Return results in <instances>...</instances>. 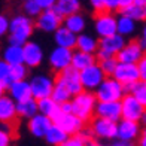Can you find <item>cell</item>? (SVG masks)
<instances>
[{"mask_svg":"<svg viewBox=\"0 0 146 146\" xmlns=\"http://www.w3.org/2000/svg\"><path fill=\"white\" fill-rule=\"evenodd\" d=\"M142 124L128 119H121L118 122V139L124 142H134L139 140L142 136Z\"/></svg>","mask_w":146,"mask_h":146,"instance_id":"7c38bea8","label":"cell"},{"mask_svg":"<svg viewBox=\"0 0 146 146\" xmlns=\"http://www.w3.org/2000/svg\"><path fill=\"white\" fill-rule=\"evenodd\" d=\"M3 61L8 63L9 66H18L24 64V46H15V45H8L3 49Z\"/></svg>","mask_w":146,"mask_h":146,"instance_id":"484cf974","label":"cell"},{"mask_svg":"<svg viewBox=\"0 0 146 146\" xmlns=\"http://www.w3.org/2000/svg\"><path fill=\"white\" fill-rule=\"evenodd\" d=\"M12 73H14V79L17 81H25L29 75V67L25 64H18V66H12Z\"/></svg>","mask_w":146,"mask_h":146,"instance_id":"74e56055","label":"cell"},{"mask_svg":"<svg viewBox=\"0 0 146 146\" xmlns=\"http://www.w3.org/2000/svg\"><path fill=\"white\" fill-rule=\"evenodd\" d=\"M72 60H73V51L72 49L55 46V48L51 49L49 55H48V64L54 72L60 73V72L72 67Z\"/></svg>","mask_w":146,"mask_h":146,"instance_id":"9c48e42d","label":"cell"},{"mask_svg":"<svg viewBox=\"0 0 146 146\" xmlns=\"http://www.w3.org/2000/svg\"><path fill=\"white\" fill-rule=\"evenodd\" d=\"M8 96L11 98H14L17 103H21V102H25L29 98L33 97L31 94V85H30V81H17L11 85V88L8 90Z\"/></svg>","mask_w":146,"mask_h":146,"instance_id":"ffe728a7","label":"cell"},{"mask_svg":"<svg viewBox=\"0 0 146 146\" xmlns=\"http://www.w3.org/2000/svg\"><path fill=\"white\" fill-rule=\"evenodd\" d=\"M113 78L119 84H122L124 87L128 84H136L140 82V72H139L137 64H125V63H119Z\"/></svg>","mask_w":146,"mask_h":146,"instance_id":"e0dca14e","label":"cell"},{"mask_svg":"<svg viewBox=\"0 0 146 146\" xmlns=\"http://www.w3.org/2000/svg\"><path fill=\"white\" fill-rule=\"evenodd\" d=\"M145 54L146 52L142 49L139 40H128L125 48L116 55V60L119 63H125V64H137Z\"/></svg>","mask_w":146,"mask_h":146,"instance_id":"5bb4252c","label":"cell"},{"mask_svg":"<svg viewBox=\"0 0 146 146\" xmlns=\"http://www.w3.org/2000/svg\"><path fill=\"white\" fill-rule=\"evenodd\" d=\"M30 85H31L33 98H36L39 102L52 96V91L55 88V79H52L45 73H39V75H35L30 79Z\"/></svg>","mask_w":146,"mask_h":146,"instance_id":"5b68a950","label":"cell"},{"mask_svg":"<svg viewBox=\"0 0 146 146\" xmlns=\"http://www.w3.org/2000/svg\"><path fill=\"white\" fill-rule=\"evenodd\" d=\"M23 11H24V15H27L29 18H37L43 12L36 0H25V2H23Z\"/></svg>","mask_w":146,"mask_h":146,"instance_id":"e575fe53","label":"cell"},{"mask_svg":"<svg viewBox=\"0 0 146 146\" xmlns=\"http://www.w3.org/2000/svg\"><path fill=\"white\" fill-rule=\"evenodd\" d=\"M23 2H25V0H23Z\"/></svg>","mask_w":146,"mask_h":146,"instance_id":"6f0895ef","label":"cell"},{"mask_svg":"<svg viewBox=\"0 0 146 146\" xmlns=\"http://www.w3.org/2000/svg\"><path fill=\"white\" fill-rule=\"evenodd\" d=\"M137 67H139V72H140V81L142 82H146V54L143 55V58L137 63Z\"/></svg>","mask_w":146,"mask_h":146,"instance_id":"f6af8a7d","label":"cell"},{"mask_svg":"<svg viewBox=\"0 0 146 146\" xmlns=\"http://www.w3.org/2000/svg\"><path fill=\"white\" fill-rule=\"evenodd\" d=\"M60 110H61V113H73V106H72V102H67V103L60 104Z\"/></svg>","mask_w":146,"mask_h":146,"instance_id":"c3c4849f","label":"cell"},{"mask_svg":"<svg viewBox=\"0 0 146 146\" xmlns=\"http://www.w3.org/2000/svg\"><path fill=\"white\" fill-rule=\"evenodd\" d=\"M36 2L42 8V11H49V9L55 8V5H57L58 0H36Z\"/></svg>","mask_w":146,"mask_h":146,"instance_id":"ee69618b","label":"cell"},{"mask_svg":"<svg viewBox=\"0 0 146 146\" xmlns=\"http://www.w3.org/2000/svg\"><path fill=\"white\" fill-rule=\"evenodd\" d=\"M96 57H97V63H102V61H104V60H109V58H112L113 55L112 54H109L108 51H104V49H98L97 52H96Z\"/></svg>","mask_w":146,"mask_h":146,"instance_id":"7dc6e473","label":"cell"},{"mask_svg":"<svg viewBox=\"0 0 146 146\" xmlns=\"http://www.w3.org/2000/svg\"><path fill=\"white\" fill-rule=\"evenodd\" d=\"M36 24L31 21V18L27 15H15L11 19V29L8 35V45L15 46H24L30 42V37L33 35Z\"/></svg>","mask_w":146,"mask_h":146,"instance_id":"6da1fadb","label":"cell"},{"mask_svg":"<svg viewBox=\"0 0 146 146\" xmlns=\"http://www.w3.org/2000/svg\"><path fill=\"white\" fill-rule=\"evenodd\" d=\"M0 146H12V136H11V133L0 130Z\"/></svg>","mask_w":146,"mask_h":146,"instance_id":"7bdbcfd3","label":"cell"},{"mask_svg":"<svg viewBox=\"0 0 146 146\" xmlns=\"http://www.w3.org/2000/svg\"><path fill=\"white\" fill-rule=\"evenodd\" d=\"M121 106H122V119H128V121L140 122L146 112L142 103L133 94H125L121 100Z\"/></svg>","mask_w":146,"mask_h":146,"instance_id":"30bf717a","label":"cell"},{"mask_svg":"<svg viewBox=\"0 0 146 146\" xmlns=\"http://www.w3.org/2000/svg\"><path fill=\"white\" fill-rule=\"evenodd\" d=\"M119 3H121V9H124V8H127V6L133 5V3H136V0H119Z\"/></svg>","mask_w":146,"mask_h":146,"instance_id":"816d5d0a","label":"cell"},{"mask_svg":"<svg viewBox=\"0 0 146 146\" xmlns=\"http://www.w3.org/2000/svg\"><path fill=\"white\" fill-rule=\"evenodd\" d=\"M136 3H140V5H145L146 6V0H136Z\"/></svg>","mask_w":146,"mask_h":146,"instance_id":"9f6ffc18","label":"cell"},{"mask_svg":"<svg viewBox=\"0 0 146 146\" xmlns=\"http://www.w3.org/2000/svg\"><path fill=\"white\" fill-rule=\"evenodd\" d=\"M128 43L127 37H124L121 35H113V36H109V37H104V39H100V48L108 51L109 54H112L113 57H116L119 52H121L125 45Z\"/></svg>","mask_w":146,"mask_h":146,"instance_id":"44dd1931","label":"cell"},{"mask_svg":"<svg viewBox=\"0 0 146 146\" xmlns=\"http://www.w3.org/2000/svg\"><path fill=\"white\" fill-rule=\"evenodd\" d=\"M137 146H146V128L142 130V136L137 140Z\"/></svg>","mask_w":146,"mask_h":146,"instance_id":"f907efd6","label":"cell"},{"mask_svg":"<svg viewBox=\"0 0 146 146\" xmlns=\"http://www.w3.org/2000/svg\"><path fill=\"white\" fill-rule=\"evenodd\" d=\"M52 100H54L57 104H63V103H67V102H72L73 100V96L69 92V90L63 87L61 84L55 82V88L52 91Z\"/></svg>","mask_w":146,"mask_h":146,"instance_id":"836d02e7","label":"cell"},{"mask_svg":"<svg viewBox=\"0 0 146 146\" xmlns=\"http://www.w3.org/2000/svg\"><path fill=\"white\" fill-rule=\"evenodd\" d=\"M54 42H55V46L75 51L76 45H78V35L72 33L69 29H66L64 25H61V27L54 33Z\"/></svg>","mask_w":146,"mask_h":146,"instance_id":"d6986e66","label":"cell"},{"mask_svg":"<svg viewBox=\"0 0 146 146\" xmlns=\"http://www.w3.org/2000/svg\"><path fill=\"white\" fill-rule=\"evenodd\" d=\"M108 78L104 75V72L102 70L100 64L96 63L90 66L88 69H85L81 72V81H82V87L84 91H90V92H96V90L103 84V81Z\"/></svg>","mask_w":146,"mask_h":146,"instance_id":"ba28073f","label":"cell"},{"mask_svg":"<svg viewBox=\"0 0 146 146\" xmlns=\"http://www.w3.org/2000/svg\"><path fill=\"white\" fill-rule=\"evenodd\" d=\"M136 21L131 19L125 15H119L118 17V35H121L124 37H130L136 33Z\"/></svg>","mask_w":146,"mask_h":146,"instance_id":"d6a6232c","label":"cell"},{"mask_svg":"<svg viewBox=\"0 0 146 146\" xmlns=\"http://www.w3.org/2000/svg\"><path fill=\"white\" fill-rule=\"evenodd\" d=\"M97 97L94 92L82 91L81 94L73 97V115H76L84 122H91L96 118V108H97Z\"/></svg>","mask_w":146,"mask_h":146,"instance_id":"7a4b0ae2","label":"cell"},{"mask_svg":"<svg viewBox=\"0 0 146 146\" xmlns=\"http://www.w3.org/2000/svg\"><path fill=\"white\" fill-rule=\"evenodd\" d=\"M14 82L15 79H14V73H12V66H9L2 60L0 61V91L2 92L8 91Z\"/></svg>","mask_w":146,"mask_h":146,"instance_id":"1f68e13d","label":"cell"},{"mask_svg":"<svg viewBox=\"0 0 146 146\" xmlns=\"http://www.w3.org/2000/svg\"><path fill=\"white\" fill-rule=\"evenodd\" d=\"M97 63L96 54H88V52H82L75 49L73 51V60H72V67H75L76 70L82 72L85 69H88L90 66Z\"/></svg>","mask_w":146,"mask_h":146,"instance_id":"d4e9b609","label":"cell"},{"mask_svg":"<svg viewBox=\"0 0 146 146\" xmlns=\"http://www.w3.org/2000/svg\"><path fill=\"white\" fill-rule=\"evenodd\" d=\"M18 116L17 112V102L9 96H2L0 97V121L11 124L14 119Z\"/></svg>","mask_w":146,"mask_h":146,"instance_id":"7402d4cb","label":"cell"},{"mask_svg":"<svg viewBox=\"0 0 146 146\" xmlns=\"http://www.w3.org/2000/svg\"><path fill=\"white\" fill-rule=\"evenodd\" d=\"M94 94L98 102H121L125 96V90L115 78H106Z\"/></svg>","mask_w":146,"mask_h":146,"instance_id":"3957f363","label":"cell"},{"mask_svg":"<svg viewBox=\"0 0 146 146\" xmlns=\"http://www.w3.org/2000/svg\"><path fill=\"white\" fill-rule=\"evenodd\" d=\"M37 104H39V113L51 118L52 121H54V118H57L60 113H61V110H60V104H57L54 100H52V97L39 100Z\"/></svg>","mask_w":146,"mask_h":146,"instance_id":"f546056e","label":"cell"},{"mask_svg":"<svg viewBox=\"0 0 146 146\" xmlns=\"http://www.w3.org/2000/svg\"><path fill=\"white\" fill-rule=\"evenodd\" d=\"M63 25L66 29H69L72 33L75 35H82L85 27H87V19L82 14H75V15H70L67 18L63 19Z\"/></svg>","mask_w":146,"mask_h":146,"instance_id":"4316f807","label":"cell"},{"mask_svg":"<svg viewBox=\"0 0 146 146\" xmlns=\"http://www.w3.org/2000/svg\"><path fill=\"white\" fill-rule=\"evenodd\" d=\"M88 3H90V8L96 12V15L106 12V9H104V0H88Z\"/></svg>","mask_w":146,"mask_h":146,"instance_id":"f35d334b","label":"cell"},{"mask_svg":"<svg viewBox=\"0 0 146 146\" xmlns=\"http://www.w3.org/2000/svg\"><path fill=\"white\" fill-rule=\"evenodd\" d=\"M94 31L100 39L116 35L118 33V17L113 15L112 12H103V14L96 15Z\"/></svg>","mask_w":146,"mask_h":146,"instance_id":"8992f818","label":"cell"},{"mask_svg":"<svg viewBox=\"0 0 146 146\" xmlns=\"http://www.w3.org/2000/svg\"><path fill=\"white\" fill-rule=\"evenodd\" d=\"M109 146H137L134 142H124V140H119V139H116V140L110 142Z\"/></svg>","mask_w":146,"mask_h":146,"instance_id":"681fc988","label":"cell"},{"mask_svg":"<svg viewBox=\"0 0 146 146\" xmlns=\"http://www.w3.org/2000/svg\"><path fill=\"white\" fill-rule=\"evenodd\" d=\"M98 64H100V67H102V70L104 72V75H106V76H108V78H113V75H115V72H116V67H118L119 61L116 60V57H112V58L104 60V61L98 63Z\"/></svg>","mask_w":146,"mask_h":146,"instance_id":"d590c367","label":"cell"},{"mask_svg":"<svg viewBox=\"0 0 146 146\" xmlns=\"http://www.w3.org/2000/svg\"><path fill=\"white\" fill-rule=\"evenodd\" d=\"M142 39L146 40V24L143 25V29H142Z\"/></svg>","mask_w":146,"mask_h":146,"instance_id":"11a10c76","label":"cell"},{"mask_svg":"<svg viewBox=\"0 0 146 146\" xmlns=\"http://www.w3.org/2000/svg\"><path fill=\"white\" fill-rule=\"evenodd\" d=\"M70 136L66 133L63 128H60L58 125H52L51 130L48 131V134L45 136V142L46 145H49V146H60V145H63L66 140H67Z\"/></svg>","mask_w":146,"mask_h":146,"instance_id":"f1b7e54d","label":"cell"},{"mask_svg":"<svg viewBox=\"0 0 146 146\" xmlns=\"http://www.w3.org/2000/svg\"><path fill=\"white\" fill-rule=\"evenodd\" d=\"M85 146H102V145L98 143V142H96V140H91V142H88Z\"/></svg>","mask_w":146,"mask_h":146,"instance_id":"f5cc1de1","label":"cell"},{"mask_svg":"<svg viewBox=\"0 0 146 146\" xmlns=\"http://www.w3.org/2000/svg\"><path fill=\"white\" fill-rule=\"evenodd\" d=\"M36 29H39L43 33H54L63 25V19L60 18L54 9L49 11H43L40 15L36 18Z\"/></svg>","mask_w":146,"mask_h":146,"instance_id":"4fadbf2b","label":"cell"},{"mask_svg":"<svg viewBox=\"0 0 146 146\" xmlns=\"http://www.w3.org/2000/svg\"><path fill=\"white\" fill-rule=\"evenodd\" d=\"M17 112L18 116H21L24 119H31L33 116H36L39 113V104L36 98H29L25 102L17 103Z\"/></svg>","mask_w":146,"mask_h":146,"instance_id":"83f0119b","label":"cell"},{"mask_svg":"<svg viewBox=\"0 0 146 146\" xmlns=\"http://www.w3.org/2000/svg\"><path fill=\"white\" fill-rule=\"evenodd\" d=\"M140 124H142V127H143V128H146V112H145V115H143V118H142Z\"/></svg>","mask_w":146,"mask_h":146,"instance_id":"db71d44e","label":"cell"},{"mask_svg":"<svg viewBox=\"0 0 146 146\" xmlns=\"http://www.w3.org/2000/svg\"><path fill=\"white\" fill-rule=\"evenodd\" d=\"M52 125H54V121H52L51 118L45 116L42 113H37L36 116H33L31 119H29L27 128H29V133L33 137L45 139V136L48 134V131L51 130Z\"/></svg>","mask_w":146,"mask_h":146,"instance_id":"9a60e30c","label":"cell"},{"mask_svg":"<svg viewBox=\"0 0 146 146\" xmlns=\"http://www.w3.org/2000/svg\"><path fill=\"white\" fill-rule=\"evenodd\" d=\"M54 11L61 19L75 14H81V0H58Z\"/></svg>","mask_w":146,"mask_h":146,"instance_id":"603a6c76","label":"cell"},{"mask_svg":"<svg viewBox=\"0 0 146 146\" xmlns=\"http://www.w3.org/2000/svg\"><path fill=\"white\" fill-rule=\"evenodd\" d=\"M90 128L92 131V134H94V137L98 139V140L113 142L118 139V122L110 121V119L96 116L90 122Z\"/></svg>","mask_w":146,"mask_h":146,"instance_id":"277c9868","label":"cell"},{"mask_svg":"<svg viewBox=\"0 0 146 146\" xmlns=\"http://www.w3.org/2000/svg\"><path fill=\"white\" fill-rule=\"evenodd\" d=\"M76 49L82 52H88V54H96L100 49V39L94 37L90 33H82V35L78 36Z\"/></svg>","mask_w":146,"mask_h":146,"instance_id":"cb8c5ba5","label":"cell"},{"mask_svg":"<svg viewBox=\"0 0 146 146\" xmlns=\"http://www.w3.org/2000/svg\"><path fill=\"white\" fill-rule=\"evenodd\" d=\"M43 48L37 42H27L24 45V64L27 67H39L43 63Z\"/></svg>","mask_w":146,"mask_h":146,"instance_id":"ac0fdd59","label":"cell"},{"mask_svg":"<svg viewBox=\"0 0 146 146\" xmlns=\"http://www.w3.org/2000/svg\"><path fill=\"white\" fill-rule=\"evenodd\" d=\"M133 96H134L139 102L142 103V106L146 109V82H137L136 88L133 91Z\"/></svg>","mask_w":146,"mask_h":146,"instance_id":"8d00e7d4","label":"cell"},{"mask_svg":"<svg viewBox=\"0 0 146 146\" xmlns=\"http://www.w3.org/2000/svg\"><path fill=\"white\" fill-rule=\"evenodd\" d=\"M54 124L63 128L69 136H78L85 128V122L73 113H60L57 118H54Z\"/></svg>","mask_w":146,"mask_h":146,"instance_id":"8fae6325","label":"cell"},{"mask_svg":"<svg viewBox=\"0 0 146 146\" xmlns=\"http://www.w3.org/2000/svg\"><path fill=\"white\" fill-rule=\"evenodd\" d=\"M121 15H125L131 19H134L136 23L139 21H146V6L145 5H140V3H133L127 8H124L119 11Z\"/></svg>","mask_w":146,"mask_h":146,"instance_id":"4dcf8cb0","label":"cell"},{"mask_svg":"<svg viewBox=\"0 0 146 146\" xmlns=\"http://www.w3.org/2000/svg\"><path fill=\"white\" fill-rule=\"evenodd\" d=\"M85 145L87 143H85L79 136H70L67 140H66L63 145H60V146H85Z\"/></svg>","mask_w":146,"mask_h":146,"instance_id":"b9f144b4","label":"cell"},{"mask_svg":"<svg viewBox=\"0 0 146 146\" xmlns=\"http://www.w3.org/2000/svg\"><path fill=\"white\" fill-rule=\"evenodd\" d=\"M78 136L81 137L85 143H88V142H91V140H94V139H92V137H94V134H92L91 128H84V130H82L81 133H79Z\"/></svg>","mask_w":146,"mask_h":146,"instance_id":"bcb514c9","label":"cell"},{"mask_svg":"<svg viewBox=\"0 0 146 146\" xmlns=\"http://www.w3.org/2000/svg\"><path fill=\"white\" fill-rule=\"evenodd\" d=\"M96 116L119 122L122 119L121 102H98L96 108Z\"/></svg>","mask_w":146,"mask_h":146,"instance_id":"2e32d148","label":"cell"},{"mask_svg":"<svg viewBox=\"0 0 146 146\" xmlns=\"http://www.w3.org/2000/svg\"><path fill=\"white\" fill-rule=\"evenodd\" d=\"M104 9L106 12H116V11H121V3L119 0H104Z\"/></svg>","mask_w":146,"mask_h":146,"instance_id":"60d3db41","label":"cell"},{"mask_svg":"<svg viewBox=\"0 0 146 146\" xmlns=\"http://www.w3.org/2000/svg\"><path fill=\"white\" fill-rule=\"evenodd\" d=\"M9 29H11V19L6 15H0V35H9Z\"/></svg>","mask_w":146,"mask_h":146,"instance_id":"ab89813d","label":"cell"},{"mask_svg":"<svg viewBox=\"0 0 146 146\" xmlns=\"http://www.w3.org/2000/svg\"><path fill=\"white\" fill-rule=\"evenodd\" d=\"M55 82L61 84L63 87L67 88L73 97L81 94V92L84 91L82 81H81V72L76 70L75 67H69V69H66L63 72H60L57 75V78H55Z\"/></svg>","mask_w":146,"mask_h":146,"instance_id":"52a82bcc","label":"cell"}]
</instances>
